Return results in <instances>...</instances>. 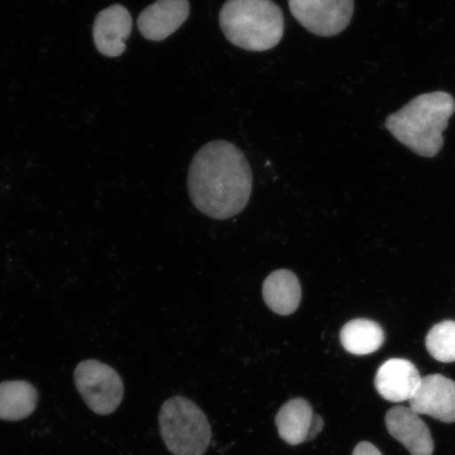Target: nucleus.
I'll use <instances>...</instances> for the list:
<instances>
[{
    "mask_svg": "<svg viewBox=\"0 0 455 455\" xmlns=\"http://www.w3.org/2000/svg\"><path fill=\"white\" fill-rule=\"evenodd\" d=\"M426 347L436 361L455 362V322H442L432 328L427 335Z\"/></svg>",
    "mask_w": 455,
    "mask_h": 455,
    "instance_id": "nucleus-16",
    "label": "nucleus"
},
{
    "mask_svg": "<svg viewBox=\"0 0 455 455\" xmlns=\"http://www.w3.org/2000/svg\"><path fill=\"white\" fill-rule=\"evenodd\" d=\"M161 435L173 455H204L212 442V427L206 414L184 396L164 403L159 412Z\"/></svg>",
    "mask_w": 455,
    "mask_h": 455,
    "instance_id": "nucleus-4",
    "label": "nucleus"
},
{
    "mask_svg": "<svg viewBox=\"0 0 455 455\" xmlns=\"http://www.w3.org/2000/svg\"><path fill=\"white\" fill-rule=\"evenodd\" d=\"M263 298L266 305L276 315H292L298 310L301 300L299 278L287 269L272 272L263 283Z\"/></svg>",
    "mask_w": 455,
    "mask_h": 455,
    "instance_id": "nucleus-13",
    "label": "nucleus"
},
{
    "mask_svg": "<svg viewBox=\"0 0 455 455\" xmlns=\"http://www.w3.org/2000/svg\"><path fill=\"white\" fill-rule=\"evenodd\" d=\"M253 175L246 156L229 141L208 142L192 159L188 189L193 204L214 220L240 214L251 196Z\"/></svg>",
    "mask_w": 455,
    "mask_h": 455,
    "instance_id": "nucleus-1",
    "label": "nucleus"
},
{
    "mask_svg": "<svg viewBox=\"0 0 455 455\" xmlns=\"http://www.w3.org/2000/svg\"><path fill=\"white\" fill-rule=\"evenodd\" d=\"M409 403L419 415H429L443 423H454L455 382L441 374L427 375Z\"/></svg>",
    "mask_w": 455,
    "mask_h": 455,
    "instance_id": "nucleus-7",
    "label": "nucleus"
},
{
    "mask_svg": "<svg viewBox=\"0 0 455 455\" xmlns=\"http://www.w3.org/2000/svg\"><path fill=\"white\" fill-rule=\"evenodd\" d=\"M352 455H383L379 449L369 442H362L355 448Z\"/></svg>",
    "mask_w": 455,
    "mask_h": 455,
    "instance_id": "nucleus-17",
    "label": "nucleus"
},
{
    "mask_svg": "<svg viewBox=\"0 0 455 455\" xmlns=\"http://www.w3.org/2000/svg\"><path fill=\"white\" fill-rule=\"evenodd\" d=\"M189 14L188 0H157L139 16V30L148 41L162 42L178 31Z\"/></svg>",
    "mask_w": 455,
    "mask_h": 455,
    "instance_id": "nucleus-10",
    "label": "nucleus"
},
{
    "mask_svg": "<svg viewBox=\"0 0 455 455\" xmlns=\"http://www.w3.org/2000/svg\"><path fill=\"white\" fill-rule=\"evenodd\" d=\"M220 25L232 44L261 52L280 44L284 19L272 0H228L220 12Z\"/></svg>",
    "mask_w": 455,
    "mask_h": 455,
    "instance_id": "nucleus-3",
    "label": "nucleus"
},
{
    "mask_svg": "<svg viewBox=\"0 0 455 455\" xmlns=\"http://www.w3.org/2000/svg\"><path fill=\"white\" fill-rule=\"evenodd\" d=\"M38 391L25 380L0 383V419L19 422L36 411Z\"/></svg>",
    "mask_w": 455,
    "mask_h": 455,
    "instance_id": "nucleus-14",
    "label": "nucleus"
},
{
    "mask_svg": "<svg viewBox=\"0 0 455 455\" xmlns=\"http://www.w3.org/2000/svg\"><path fill=\"white\" fill-rule=\"evenodd\" d=\"M74 383L84 403L96 414H112L122 403L123 379L104 363L89 360L79 363L74 371Z\"/></svg>",
    "mask_w": 455,
    "mask_h": 455,
    "instance_id": "nucleus-5",
    "label": "nucleus"
},
{
    "mask_svg": "<svg viewBox=\"0 0 455 455\" xmlns=\"http://www.w3.org/2000/svg\"><path fill=\"white\" fill-rule=\"evenodd\" d=\"M455 112V100L446 92L418 96L387 118L386 127L403 146L424 157L439 155L443 132Z\"/></svg>",
    "mask_w": 455,
    "mask_h": 455,
    "instance_id": "nucleus-2",
    "label": "nucleus"
},
{
    "mask_svg": "<svg viewBox=\"0 0 455 455\" xmlns=\"http://www.w3.org/2000/svg\"><path fill=\"white\" fill-rule=\"evenodd\" d=\"M289 8L301 26L317 36H338L349 26L354 0H288Z\"/></svg>",
    "mask_w": 455,
    "mask_h": 455,
    "instance_id": "nucleus-6",
    "label": "nucleus"
},
{
    "mask_svg": "<svg viewBox=\"0 0 455 455\" xmlns=\"http://www.w3.org/2000/svg\"><path fill=\"white\" fill-rule=\"evenodd\" d=\"M386 427L411 455H432L435 443L419 414L411 407L396 406L386 414Z\"/></svg>",
    "mask_w": 455,
    "mask_h": 455,
    "instance_id": "nucleus-11",
    "label": "nucleus"
},
{
    "mask_svg": "<svg viewBox=\"0 0 455 455\" xmlns=\"http://www.w3.org/2000/svg\"><path fill=\"white\" fill-rule=\"evenodd\" d=\"M422 382V377L411 362L392 358L379 367L374 386L380 396L394 403L411 401Z\"/></svg>",
    "mask_w": 455,
    "mask_h": 455,
    "instance_id": "nucleus-12",
    "label": "nucleus"
},
{
    "mask_svg": "<svg viewBox=\"0 0 455 455\" xmlns=\"http://www.w3.org/2000/svg\"><path fill=\"white\" fill-rule=\"evenodd\" d=\"M275 424L281 439L291 446L315 440L323 428V418L300 397L284 403L276 414Z\"/></svg>",
    "mask_w": 455,
    "mask_h": 455,
    "instance_id": "nucleus-8",
    "label": "nucleus"
},
{
    "mask_svg": "<svg viewBox=\"0 0 455 455\" xmlns=\"http://www.w3.org/2000/svg\"><path fill=\"white\" fill-rule=\"evenodd\" d=\"M340 343L355 355H367L378 351L384 344L385 334L378 323L358 318L347 323L340 331Z\"/></svg>",
    "mask_w": 455,
    "mask_h": 455,
    "instance_id": "nucleus-15",
    "label": "nucleus"
},
{
    "mask_svg": "<svg viewBox=\"0 0 455 455\" xmlns=\"http://www.w3.org/2000/svg\"><path fill=\"white\" fill-rule=\"evenodd\" d=\"M132 25V17L122 4H113L100 11L93 26L96 49L106 57L121 56L126 51Z\"/></svg>",
    "mask_w": 455,
    "mask_h": 455,
    "instance_id": "nucleus-9",
    "label": "nucleus"
}]
</instances>
